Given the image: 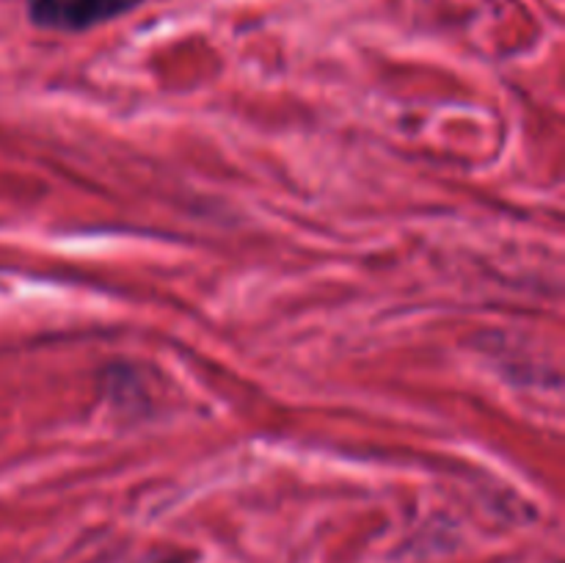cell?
<instances>
[{"label": "cell", "mask_w": 565, "mask_h": 563, "mask_svg": "<svg viewBox=\"0 0 565 563\" xmlns=\"http://www.w3.org/2000/svg\"><path fill=\"white\" fill-rule=\"evenodd\" d=\"M160 563H193V561H188V557H166V561Z\"/></svg>", "instance_id": "7a4b0ae2"}, {"label": "cell", "mask_w": 565, "mask_h": 563, "mask_svg": "<svg viewBox=\"0 0 565 563\" xmlns=\"http://www.w3.org/2000/svg\"><path fill=\"white\" fill-rule=\"evenodd\" d=\"M141 0H31V22L47 31H88L132 11Z\"/></svg>", "instance_id": "6da1fadb"}]
</instances>
